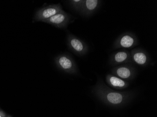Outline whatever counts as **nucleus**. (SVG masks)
<instances>
[{
    "label": "nucleus",
    "instance_id": "f257e3e1",
    "mask_svg": "<svg viewBox=\"0 0 157 117\" xmlns=\"http://www.w3.org/2000/svg\"><path fill=\"white\" fill-rule=\"evenodd\" d=\"M92 93L104 104L114 108L125 106L133 100L136 95L133 91L113 90L100 79L93 88Z\"/></svg>",
    "mask_w": 157,
    "mask_h": 117
},
{
    "label": "nucleus",
    "instance_id": "f03ea898",
    "mask_svg": "<svg viewBox=\"0 0 157 117\" xmlns=\"http://www.w3.org/2000/svg\"><path fill=\"white\" fill-rule=\"evenodd\" d=\"M56 67L62 71L70 74H76L78 68L75 60L70 55L67 53L59 54L55 58Z\"/></svg>",
    "mask_w": 157,
    "mask_h": 117
},
{
    "label": "nucleus",
    "instance_id": "7ed1b4c3",
    "mask_svg": "<svg viewBox=\"0 0 157 117\" xmlns=\"http://www.w3.org/2000/svg\"><path fill=\"white\" fill-rule=\"evenodd\" d=\"M63 10L60 3L44 6L35 12L33 18V22H44L56 14Z\"/></svg>",
    "mask_w": 157,
    "mask_h": 117
},
{
    "label": "nucleus",
    "instance_id": "20e7f679",
    "mask_svg": "<svg viewBox=\"0 0 157 117\" xmlns=\"http://www.w3.org/2000/svg\"><path fill=\"white\" fill-rule=\"evenodd\" d=\"M67 44L71 51L78 56H83L89 51V47L85 42L72 34H68Z\"/></svg>",
    "mask_w": 157,
    "mask_h": 117
},
{
    "label": "nucleus",
    "instance_id": "39448f33",
    "mask_svg": "<svg viewBox=\"0 0 157 117\" xmlns=\"http://www.w3.org/2000/svg\"><path fill=\"white\" fill-rule=\"evenodd\" d=\"M111 74L126 81L133 80L136 75V70L132 64H126L117 66L111 71Z\"/></svg>",
    "mask_w": 157,
    "mask_h": 117
},
{
    "label": "nucleus",
    "instance_id": "423d86ee",
    "mask_svg": "<svg viewBox=\"0 0 157 117\" xmlns=\"http://www.w3.org/2000/svg\"><path fill=\"white\" fill-rule=\"evenodd\" d=\"M138 41L136 35L131 32H126L120 35L114 44L115 49L133 48L138 45Z\"/></svg>",
    "mask_w": 157,
    "mask_h": 117
},
{
    "label": "nucleus",
    "instance_id": "0eeeda50",
    "mask_svg": "<svg viewBox=\"0 0 157 117\" xmlns=\"http://www.w3.org/2000/svg\"><path fill=\"white\" fill-rule=\"evenodd\" d=\"M72 16L63 10L47 19L44 22L51 24L56 28L65 29L71 22Z\"/></svg>",
    "mask_w": 157,
    "mask_h": 117
},
{
    "label": "nucleus",
    "instance_id": "6e6552de",
    "mask_svg": "<svg viewBox=\"0 0 157 117\" xmlns=\"http://www.w3.org/2000/svg\"><path fill=\"white\" fill-rule=\"evenodd\" d=\"M131 60L133 64L139 66H147L150 63V58L145 50L141 48H136L131 50L130 52Z\"/></svg>",
    "mask_w": 157,
    "mask_h": 117
},
{
    "label": "nucleus",
    "instance_id": "1a4fd4ad",
    "mask_svg": "<svg viewBox=\"0 0 157 117\" xmlns=\"http://www.w3.org/2000/svg\"><path fill=\"white\" fill-rule=\"evenodd\" d=\"M109 63L112 66H119L126 64H133L129 51L120 50L114 53L110 57Z\"/></svg>",
    "mask_w": 157,
    "mask_h": 117
},
{
    "label": "nucleus",
    "instance_id": "9d476101",
    "mask_svg": "<svg viewBox=\"0 0 157 117\" xmlns=\"http://www.w3.org/2000/svg\"><path fill=\"white\" fill-rule=\"evenodd\" d=\"M101 2L98 0H84L79 13L82 16L86 17L90 16L98 10Z\"/></svg>",
    "mask_w": 157,
    "mask_h": 117
},
{
    "label": "nucleus",
    "instance_id": "9b49d317",
    "mask_svg": "<svg viewBox=\"0 0 157 117\" xmlns=\"http://www.w3.org/2000/svg\"><path fill=\"white\" fill-rule=\"evenodd\" d=\"M106 82L112 88L117 90H123L127 88L129 85V82L122 80L112 74L107 75Z\"/></svg>",
    "mask_w": 157,
    "mask_h": 117
},
{
    "label": "nucleus",
    "instance_id": "f8f14e48",
    "mask_svg": "<svg viewBox=\"0 0 157 117\" xmlns=\"http://www.w3.org/2000/svg\"><path fill=\"white\" fill-rule=\"evenodd\" d=\"M84 1V0H73L68 2L71 7H72L73 9L77 12H80L82 7Z\"/></svg>",
    "mask_w": 157,
    "mask_h": 117
},
{
    "label": "nucleus",
    "instance_id": "ddd939ff",
    "mask_svg": "<svg viewBox=\"0 0 157 117\" xmlns=\"http://www.w3.org/2000/svg\"><path fill=\"white\" fill-rule=\"evenodd\" d=\"M6 114L2 111L0 110V117H7Z\"/></svg>",
    "mask_w": 157,
    "mask_h": 117
},
{
    "label": "nucleus",
    "instance_id": "4468645a",
    "mask_svg": "<svg viewBox=\"0 0 157 117\" xmlns=\"http://www.w3.org/2000/svg\"><path fill=\"white\" fill-rule=\"evenodd\" d=\"M7 117H11V116H9H9H7Z\"/></svg>",
    "mask_w": 157,
    "mask_h": 117
}]
</instances>
